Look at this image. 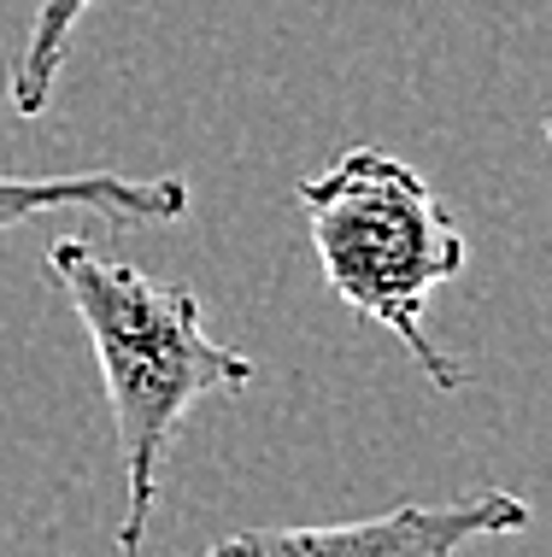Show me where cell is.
<instances>
[{
	"instance_id": "1",
	"label": "cell",
	"mask_w": 552,
	"mask_h": 557,
	"mask_svg": "<svg viewBox=\"0 0 552 557\" xmlns=\"http://www.w3.org/2000/svg\"><path fill=\"white\" fill-rule=\"evenodd\" d=\"M48 270L88 329L100 387H107L112 405L118 463H124L130 481L118 557H142L159 505L165 451L183 429V417L212 394H247L259 382V364L206 335L200 299L183 282H159L124 259H100L95 247H83L71 235L48 247Z\"/></svg>"
},
{
	"instance_id": "2",
	"label": "cell",
	"mask_w": 552,
	"mask_h": 557,
	"mask_svg": "<svg viewBox=\"0 0 552 557\" xmlns=\"http://www.w3.org/2000/svg\"><path fill=\"white\" fill-rule=\"evenodd\" d=\"M294 194L318 270L341 306L388 329L441 394L465 387V364L429 341V299L470 259L465 230L446 218L436 188L382 147H347L330 171L306 176Z\"/></svg>"
},
{
	"instance_id": "3",
	"label": "cell",
	"mask_w": 552,
	"mask_h": 557,
	"mask_svg": "<svg viewBox=\"0 0 552 557\" xmlns=\"http://www.w3.org/2000/svg\"><path fill=\"white\" fill-rule=\"evenodd\" d=\"M529 505L517 493H470L446 505H394L365 522L318 529H247L218 540L223 557H458L470 540L524 534Z\"/></svg>"
},
{
	"instance_id": "4",
	"label": "cell",
	"mask_w": 552,
	"mask_h": 557,
	"mask_svg": "<svg viewBox=\"0 0 552 557\" xmlns=\"http://www.w3.org/2000/svg\"><path fill=\"white\" fill-rule=\"evenodd\" d=\"M48 212H100L107 223H176L188 212V176H0V235Z\"/></svg>"
},
{
	"instance_id": "5",
	"label": "cell",
	"mask_w": 552,
	"mask_h": 557,
	"mask_svg": "<svg viewBox=\"0 0 552 557\" xmlns=\"http://www.w3.org/2000/svg\"><path fill=\"white\" fill-rule=\"evenodd\" d=\"M88 7H95V0H36L29 36H24L19 59H12V77H7V107L19 117H48L53 83H59V71H65L71 36H77Z\"/></svg>"
},
{
	"instance_id": "6",
	"label": "cell",
	"mask_w": 552,
	"mask_h": 557,
	"mask_svg": "<svg viewBox=\"0 0 552 557\" xmlns=\"http://www.w3.org/2000/svg\"><path fill=\"white\" fill-rule=\"evenodd\" d=\"M206 557H223V546H212V552H206Z\"/></svg>"
}]
</instances>
